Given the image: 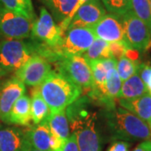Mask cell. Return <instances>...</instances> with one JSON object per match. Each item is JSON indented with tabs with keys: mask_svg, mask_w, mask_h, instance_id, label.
Here are the masks:
<instances>
[{
	"mask_svg": "<svg viewBox=\"0 0 151 151\" xmlns=\"http://www.w3.org/2000/svg\"><path fill=\"white\" fill-rule=\"evenodd\" d=\"M103 120L113 140L127 142L151 140L150 125L122 107L106 108Z\"/></svg>",
	"mask_w": 151,
	"mask_h": 151,
	"instance_id": "obj_1",
	"label": "cell"
},
{
	"mask_svg": "<svg viewBox=\"0 0 151 151\" xmlns=\"http://www.w3.org/2000/svg\"><path fill=\"white\" fill-rule=\"evenodd\" d=\"M81 100L77 99L65 110L70 130L76 138L79 150L101 151L102 139L97 129V113L88 111Z\"/></svg>",
	"mask_w": 151,
	"mask_h": 151,
	"instance_id": "obj_2",
	"label": "cell"
},
{
	"mask_svg": "<svg viewBox=\"0 0 151 151\" xmlns=\"http://www.w3.org/2000/svg\"><path fill=\"white\" fill-rule=\"evenodd\" d=\"M38 87L51 113L66 109L80 97L82 92L81 87L70 78L55 71H51Z\"/></svg>",
	"mask_w": 151,
	"mask_h": 151,
	"instance_id": "obj_3",
	"label": "cell"
},
{
	"mask_svg": "<svg viewBox=\"0 0 151 151\" xmlns=\"http://www.w3.org/2000/svg\"><path fill=\"white\" fill-rule=\"evenodd\" d=\"M37 54L35 44L24 40H0V76L16 72Z\"/></svg>",
	"mask_w": 151,
	"mask_h": 151,
	"instance_id": "obj_4",
	"label": "cell"
},
{
	"mask_svg": "<svg viewBox=\"0 0 151 151\" xmlns=\"http://www.w3.org/2000/svg\"><path fill=\"white\" fill-rule=\"evenodd\" d=\"M124 27V41L131 50L144 51L149 48L151 34L144 22L131 10L120 16Z\"/></svg>",
	"mask_w": 151,
	"mask_h": 151,
	"instance_id": "obj_5",
	"label": "cell"
},
{
	"mask_svg": "<svg viewBox=\"0 0 151 151\" xmlns=\"http://www.w3.org/2000/svg\"><path fill=\"white\" fill-rule=\"evenodd\" d=\"M59 72L66 76L81 89L91 90L93 78L91 66L82 55L60 56Z\"/></svg>",
	"mask_w": 151,
	"mask_h": 151,
	"instance_id": "obj_6",
	"label": "cell"
},
{
	"mask_svg": "<svg viewBox=\"0 0 151 151\" xmlns=\"http://www.w3.org/2000/svg\"><path fill=\"white\" fill-rule=\"evenodd\" d=\"M64 34L46 8L42 7L40 15L33 23L31 36L50 47L57 49L62 42Z\"/></svg>",
	"mask_w": 151,
	"mask_h": 151,
	"instance_id": "obj_7",
	"label": "cell"
},
{
	"mask_svg": "<svg viewBox=\"0 0 151 151\" xmlns=\"http://www.w3.org/2000/svg\"><path fill=\"white\" fill-rule=\"evenodd\" d=\"M96 40L90 28H74L67 29L62 42L57 48L60 56L82 55Z\"/></svg>",
	"mask_w": 151,
	"mask_h": 151,
	"instance_id": "obj_8",
	"label": "cell"
},
{
	"mask_svg": "<svg viewBox=\"0 0 151 151\" xmlns=\"http://www.w3.org/2000/svg\"><path fill=\"white\" fill-rule=\"evenodd\" d=\"M34 21L0 5V34L6 39L24 40L31 35Z\"/></svg>",
	"mask_w": 151,
	"mask_h": 151,
	"instance_id": "obj_9",
	"label": "cell"
},
{
	"mask_svg": "<svg viewBox=\"0 0 151 151\" xmlns=\"http://www.w3.org/2000/svg\"><path fill=\"white\" fill-rule=\"evenodd\" d=\"M51 71V67L47 60L40 55H35L17 70L15 76L25 85L36 87L42 84Z\"/></svg>",
	"mask_w": 151,
	"mask_h": 151,
	"instance_id": "obj_10",
	"label": "cell"
},
{
	"mask_svg": "<svg viewBox=\"0 0 151 151\" xmlns=\"http://www.w3.org/2000/svg\"><path fill=\"white\" fill-rule=\"evenodd\" d=\"M25 84L16 76L7 79L0 86V120L8 124V119L14 103L24 95Z\"/></svg>",
	"mask_w": 151,
	"mask_h": 151,
	"instance_id": "obj_11",
	"label": "cell"
},
{
	"mask_svg": "<svg viewBox=\"0 0 151 151\" xmlns=\"http://www.w3.org/2000/svg\"><path fill=\"white\" fill-rule=\"evenodd\" d=\"M106 12L107 10L101 0H88L76 11L70 19L67 29L74 28L92 29L107 14Z\"/></svg>",
	"mask_w": 151,
	"mask_h": 151,
	"instance_id": "obj_12",
	"label": "cell"
},
{
	"mask_svg": "<svg viewBox=\"0 0 151 151\" xmlns=\"http://www.w3.org/2000/svg\"><path fill=\"white\" fill-rule=\"evenodd\" d=\"M96 38L108 43L124 41V27L120 16L108 14L92 28Z\"/></svg>",
	"mask_w": 151,
	"mask_h": 151,
	"instance_id": "obj_13",
	"label": "cell"
},
{
	"mask_svg": "<svg viewBox=\"0 0 151 151\" xmlns=\"http://www.w3.org/2000/svg\"><path fill=\"white\" fill-rule=\"evenodd\" d=\"M30 146L24 131L0 124V151H26Z\"/></svg>",
	"mask_w": 151,
	"mask_h": 151,
	"instance_id": "obj_14",
	"label": "cell"
},
{
	"mask_svg": "<svg viewBox=\"0 0 151 151\" xmlns=\"http://www.w3.org/2000/svg\"><path fill=\"white\" fill-rule=\"evenodd\" d=\"M119 106L151 125V94L147 92L143 96L134 99H119Z\"/></svg>",
	"mask_w": 151,
	"mask_h": 151,
	"instance_id": "obj_15",
	"label": "cell"
},
{
	"mask_svg": "<svg viewBox=\"0 0 151 151\" xmlns=\"http://www.w3.org/2000/svg\"><path fill=\"white\" fill-rule=\"evenodd\" d=\"M25 132V135L30 145L42 151H50V140L52 133L47 121H44L35 126H30Z\"/></svg>",
	"mask_w": 151,
	"mask_h": 151,
	"instance_id": "obj_16",
	"label": "cell"
},
{
	"mask_svg": "<svg viewBox=\"0 0 151 151\" xmlns=\"http://www.w3.org/2000/svg\"><path fill=\"white\" fill-rule=\"evenodd\" d=\"M31 119V102L27 95H23L14 103L11 109L8 124L29 126Z\"/></svg>",
	"mask_w": 151,
	"mask_h": 151,
	"instance_id": "obj_17",
	"label": "cell"
},
{
	"mask_svg": "<svg viewBox=\"0 0 151 151\" xmlns=\"http://www.w3.org/2000/svg\"><path fill=\"white\" fill-rule=\"evenodd\" d=\"M148 92L147 87L143 82L138 72L129 77L128 80L123 81L118 99H134L137 98Z\"/></svg>",
	"mask_w": 151,
	"mask_h": 151,
	"instance_id": "obj_18",
	"label": "cell"
},
{
	"mask_svg": "<svg viewBox=\"0 0 151 151\" xmlns=\"http://www.w3.org/2000/svg\"><path fill=\"white\" fill-rule=\"evenodd\" d=\"M46 121L53 134L65 140L69 138L70 135V123L66 115L65 109L57 113H50Z\"/></svg>",
	"mask_w": 151,
	"mask_h": 151,
	"instance_id": "obj_19",
	"label": "cell"
},
{
	"mask_svg": "<svg viewBox=\"0 0 151 151\" xmlns=\"http://www.w3.org/2000/svg\"><path fill=\"white\" fill-rule=\"evenodd\" d=\"M78 0H45V4L56 23L65 20L73 11Z\"/></svg>",
	"mask_w": 151,
	"mask_h": 151,
	"instance_id": "obj_20",
	"label": "cell"
},
{
	"mask_svg": "<svg viewBox=\"0 0 151 151\" xmlns=\"http://www.w3.org/2000/svg\"><path fill=\"white\" fill-rule=\"evenodd\" d=\"M31 119L35 124H39L45 121L50 114V110L47 103L40 95L39 87H34L31 92Z\"/></svg>",
	"mask_w": 151,
	"mask_h": 151,
	"instance_id": "obj_21",
	"label": "cell"
},
{
	"mask_svg": "<svg viewBox=\"0 0 151 151\" xmlns=\"http://www.w3.org/2000/svg\"><path fill=\"white\" fill-rule=\"evenodd\" d=\"M82 56L87 60V62L96 60L113 58L110 51L109 43L98 38H96L92 45L82 55Z\"/></svg>",
	"mask_w": 151,
	"mask_h": 151,
	"instance_id": "obj_22",
	"label": "cell"
},
{
	"mask_svg": "<svg viewBox=\"0 0 151 151\" xmlns=\"http://www.w3.org/2000/svg\"><path fill=\"white\" fill-rule=\"evenodd\" d=\"M4 8L35 21L36 19L31 0H0Z\"/></svg>",
	"mask_w": 151,
	"mask_h": 151,
	"instance_id": "obj_23",
	"label": "cell"
},
{
	"mask_svg": "<svg viewBox=\"0 0 151 151\" xmlns=\"http://www.w3.org/2000/svg\"><path fill=\"white\" fill-rule=\"evenodd\" d=\"M122 83L123 81L117 71V65L111 67L108 70L106 77V95L109 101L115 103V99L118 97Z\"/></svg>",
	"mask_w": 151,
	"mask_h": 151,
	"instance_id": "obj_24",
	"label": "cell"
},
{
	"mask_svg": "<svg viewBox=\"0 0 151 151\" xmlns=\"http://www.w3.org/2000/svg\"><path fill=\"white\" fill-rule=\"evenodd\" d=\"M139 64L128 56H123L117 60V71L122 81L128 80L137 73Z\"/></svg>",
	"mask_w": 151,
	"mask_h": 151,
	"instance_id": "obj_25",
	"label": "cell"
},
{
	"mask_svg": "<svg viewBox=\"0 0 151 151\" xmlns=\"http://www.w3.org/2000/svg\"><path fill=\"white\" fill-rule=\"evenodd\" d=\"M132 11L145 24L151 34V9L150 0H132Z\"/></svg>",
	"mask_w": 151,
	"mask_h": 151,
	"instance_id": "obj_26",
	"label": "cell"
},
{
	"mask_svg": "<svg viewBox=\"0 0 151 151\" xmlns=\"http://www.w3.org/2000/svg\"><path fill=\"white\" fill-rule=\"evenodd\" d=\"M110 14L122 16L132 9V0H101Z\"/></svg>",
	"mask_w": 151,
	"mask_h": 151,
	"instance_id": "obj_27",
	"label": "cell"
},
{
	"mask_svg": "<svg viewBox=\"0 0 151 151\" xmlns=\"http://www.w3.org/2000/svg\"><path fill=\"white\" fill-rule=\"evenodd\" d=\"M109 48L111 54L114 59L117 60H119L121 57L125 56L129 48L128 47V45L124 41H118V42H112L109 43Z\"/></svg>",
	"mask_w": 151,
	"mask_h": 151,
	"instance_id": "obj_28",
	"label": "cell"
},
{
	"mask_svg": "<svg viewBox=\"0 0 151 151\" xmlns=\"http://www.w3.org/2000/svg\"><path fill=\"white\" fill-rule=\"evenodd\" d=\"M137 72L147 87L148 92L151 94V66L146 63L139 64Z\"/></svg>",
	"mask_w": 151,
	"mask_h": 151,
	"instance_id": "obj_29",
	"label": "cell"
},
{
	"mask_svg": "<svg viewBox=\"0 0 151 151\" xmlns=\"http://www.w3.org/2000/svg\"><path fill=\"white\" fill-rule=\"evenodd\" d=\"M87 1H88V0H78L77 3H76V4L75 8H74V9H73V11L70 13V14L69 15V17H68L65 20H64V21L62 22V23L60 24L59 26L61 28V29L63 30V32L65 33V31H66V29H67V28H68V25H69V24H70V19H72V17L74 16V14L76 13V11L78 10L79 8H81V6L83 5L84 4H86Z\"/></svg>",
	"mask_w": 151,
	"mask_h": 151,
	"instance_id": "obj_30",
	"label": "cell"
},
{
	"mask_svg": "<svg viewBox=\"0 0 151 151\" xmlns=\"http://www.w3.org/2000/svg\"><path fill=\"white\" fill-rule=\"evenodd\" d=\"M129 143L127 141L113 140L107 151H129Z\"/></svg>",
	"mask_w": 151,
	"mask_h": 151,
	"instance_id": "obj_31",
	"label": "cell"
},
{
	"mask_svg": "<svg viewBox=\"0 0 151 151\" xmlns=\"http://www.w3.org/2000/svg\"><path fill=\"white\" fill-rule=\"evenodd\" d=\"M66 140L52 134L50 140V151H62Z\"/></svg>",
	"mask_w": 151,
	"mask_h": 151,
	"instance_id": "obj_32",
	"label": "cell"
},
{
	"mask_svg": "<svg viewBox=\"0 0 151 151\" xmlns=\"http://www.w3.org/2000/svg\"><path fill=\"white\" fill-rule=\"evenodd\" d=\"M62 151H80L77 145L76 138L74 134H71L65 142V145Z\"/></svg>",
	"mask_w": 151,
	"mask_h": 151,
	"instance_id": "obj_33",
	"label": "cell"
},
{
	"mask_svg": "<svg viewBox=\"0 0 151 151\" xmlns=\"http://www.w3.org/2000/svg\"><path fill=\"white\" fill-rule=\"evenodd\" d=\"M133 151H151V140L141 142Z\"/></svg>",
	"mask_w": 151,
	"mask_h": 151,
	"instance_id": "obj_34",
	"label": "cell"
},
{
	"mask_svg": "<svg viewBox=\"0 0 151 151\" xmlns=\"http://www.w3.org/2000/svg\"><path fill=\"white\" fill-rule=\"evenodd\" d=\"M26 151H42V150H37V149H35L34 147L30 146V147H29Z\"/></svg>",
	"mask_w": 151,
	"mask_h": 151,
	"instance_id": "obj_35",
	"label": "cell"
},
{
	"mask_svg": "<svg viewBox=\"0 0 151 151\" xmlns=\"http://www.w3.org/2000/svg\"><path fill=\"white\" fill-rule=\"evenodd\" d=\"M150 9H151V0H150Z\"/></svg>",
	"mask_w": 151,
	"mask_h": 151,
	"instance_id": "obj_36",
	"label": "cell"
},
{
	"mask_svg": "<svg viewBox=\"0 0 151 151\" xmlns=\"http://www.w3.org/2000/svg\"><path fill=\"white\" fill-rule=\"evenodd\" d=\"M150 47H151V41L150 43V45H149V48H150Z\"/></svg>",
	"mask_w": 151,
	"mask_h": 151,
	"instance_id": "obj_37",
	"label": "cell"
},
{
	"mask_svg": "<svg viewBox=\"0 0 151 151\" xmlns=\"http://www.w3.org/2000/svg\"><path fill=\"white\" fill-rule=\"evenodd\" d=\"M150 129H151V125H150Z\"/></svg>",
	"mask_w": 151,
	"mask_h": 151,
	"instance_id": "obj_38",
	"label": "cell"
},
{
	"mask_svg": "<svg viewBox=\"0 0 151 151\" xmlns=\"http://www.w3.org/2000/svg\"><path fill=\"white\" fill-rule=\"evenodd\" d=\"M43 1H45V0H43Z\"/></svg>",
	"mask_w": 151,
	"mask_h": 151,
	"instance_id": "obj_39",
	"label": "cell"
},
{
	"mask_svg": "<svg viewBox=\"0 0 151 151\" xmlns=\"http://www.w3.org/2000/svg\"><path fill=\"white\" fill-rule=\"evenodd\" d=\"M0 4H1V3H0Z\"/></svg>",
	"mask_w": 151,
	"mask_h": 151,
	"instance_id": "obj_40",
	"label": "cell"
}]
</instances>
